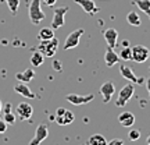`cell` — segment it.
Here are the masks:
<instances>
[{
	"label": "cell",
	"instance_id": "obj_1",
	"mask_svg": "<svg viewBox=\"0 0 150 145\" xmlns=\"http://www.w3.org/2000/svg\"><path fill=\"white\" fill-rule=\"evenodd\" d=\"M28 16H29V20L33 25H38L40 21L45 20V13L42 11V7H40V0H31V4H29V9H28Z\"/></svg>",
	"mask_w": 150,
	"mask_h": 145
},
{
	"label": "cell",
	"instance_id": "obj_2",
	"mask_svg": "<svg viewBox=\"0 0 150 145\" xmlns=\"http://www.w3.org/2000/svg\"><path fill=\"white\" fill-rule=\"evenodd\" d=\"M57 48H59V39L52 38L47 41H40L39 46H38V52H40L45 57H52V56H54Z\"/></svg>",
	"mask_w": 150,
	"mask_h": 145
},
{
	"label": "cell",
	"instance_id": "obj_3",
	"mask_svg": "<svg viewBox=\"0 0 150 145\" xmlns=\"http://www.w3.org/2000/svg\"><path fill=\"white\" fill-rule=\"evenodd\" d=\"M134 92H135V88H134L132 84L124 85L122 89H121L120 94H118V98H117V101H115V106H118V108H124V106L129 102V99L134 96Z\"/></svg>",
	"mask_w": 150,
	"mask_h": 145
},
{
	"label": "cell",
	"instance_id": "obj_4",
	"mask_svg": "<svg viewBox=\"0 0 150 145\" xmlns=\"http://www.w3.org/2000/svg\"><path fill=\"white\" fill-rule=\"evenodd\" d=\"M49 137V127L46 123H40L35 130L33 138L29 141V145H40Z\"/></svg>",
	"mask_w": 150,
	"mask_h": 145
},
{
	"label": "cell",
	"instance_id": "obj_5",
	"mask_svg": "<svg viewBox=\"0 0 150 145\" xmlns=\"http://www.w3.org/2000/svg\"><path fill=\"white\" fill-rule=\"evenodd\" d=\"M68 10H70L68 6H63V7H59L53 11V18H52V28L53 29H59L64 25V17Z\"/></svg>",
	"mask_w": 150,
	"mask_h": 145
},
{
	"label": "cell",
	"instance_id": "obj_6",
	"mask_svg": "<svg viewBox=\"0 0 150 145\" xmlns=\"http://www.w3.org/2000/svg\"><path fill=\"white\" fill-rule=\"evenodd\" d=\"M82 34H83V29H82V28H78V29L72 31L68 36L65 38L63 49H64V50H70V49L76 48V46L79 45V39H81V36H82Z\"/></svg>",
	"mask_w": 150,
	"mask_h": 145
},
{
	"label": "cell",
	"instance_id": "obj_7",
	"mask_svg": "<svg viewBox=\"0 0 150 145\" xmlns=\"http://www.w3.org/2000/svg\"><path fill=\"white\" fill-rule=\"evenodd\" d=\"M132 49V60L136 63H145L150 57V50L143 45H136Z\"/></svg>",
	"mask_w": 150,
	"mask_h": 145
},
{
	"label": "cell",
	"instance_id": "obj_8",
	"mask_svg": "<svg viewBox=\"0 0 150 145\" xmlns=\"http://www.w3.org/2000/svg\"><path fill=\"white\" fill-rule=\"evenodd\" d=\"M16 113H17V116L21 119V120H29V119L32 117V114H33V108L31 106V103L21 102V103H18V105H17Z\"/></svg>",
	"mask_w": 150,
	"mask_h": 145
},
{
	"label": "cell",
	"instance_id": "obj_9",
	"mask_svg": "<svg viewBox=\"0 0 150 145\" xmlns=\"http://www.w3.org/2000/svg\"><path fill=\"white\" fill-rule=\"evenodd\" d=\"M95 95L93 94H89V95H76V94H70L65 96V101L67 102L72 103L75 106H79V105H85V103H89L91 101H93Z\"/></svg>",
	"mask_w": 150,
	"mask_h": 145
},
{
	"label": "cell",
	"instance_id": "obj_10",
	"mask_svg": "<svg viewBox=\"0 0 150 145\" xmlns=\"http://www.w3.org/2000/svg\"><path fill=\"white\" fill-rule=\"evenodd\" d=\"M120 73H121V75H122L124 78H127V80H128L129 82H132V84H142V82H143V78H142V77H136V75L134 74L132 69L127 64L120 66Z\"/></svg>",
	"mask_w": 150,
	"mask_h": 145
},
{
	"label": "cell",
	"instance_id": "obj_11",
	"mask_svg": "<svg viewBox=\"0 0 150 145\" xmlns=\"http://www.w3.org/2000/svg\"><path fill=\"white\" fill-rule=\"evenodd\" d=\"M114 92H115L114 82H112V81H106V82L100 86V94H102V96H103V102L104 103L110 102L112 95H114Z\"/></svg>",
	"mask_w": 150,
	"mask_h": 145
},
{
	"label": "cell",
	"instance_id": "obj_12",
	"mask_svg": "<svg viewBox=\"0 0 150 145\" xmlns=\"http://www.w3.org/2000/svg\"><path fill=\"white\" fill-rule=\"evenodd\" d=\"M76 4H79L82 9H83V11L85 13H88L89 16H95V14H97L99 13V7H97L96 4H95V1L93 0H74Z\"/></svg>",
	"mask_w": 150,
	"mask_h": 145
},
{
	"label": "cell",
	"instance_id": "obj_13",
	"mask_svg": "<svg viewBox=\"0 0 150 145\" xmlns=\"http://www.w3.org/2000/svg\"><path fill=\"white\" fill-rule=\"evenodd\" d=\"M104 39H106V42H107L108 48H115L117 46V41H118V31L115 28H107L106 31H104Z\"/></svg>",
	"mask_w": 150,
	"mask_h": 145
},
{
	"label": "cell",
	"instance_id": "obj_14",
	"mask_svg": "<svg viewBox=\"0 0 150 145\" xmlns=\"http://www.w3.org/2000/svg\"><path fill=\"white\" fill-rule=\"evenodd\" d=\"M14 91H16L17 94L22 95L24 98H28V99H33V98L36 96V95L31 91V88L28 86V84H25V82H17L16 85H14Z\"/></svg>",
	"mask_w": 150,
	"mask_h": 145
},
{
	"label": "cell",
	"instance_id": "obj_15",
	"mask_svg": "<svg viewBox=\"0 0 150 145\" xmlns=\"http://www.w3.org/2000/svg\"><path fill=\"white\" fill-rule=\"evenodd\" d=\"M118 121L122 127H132L135 123V116L131 112H122L118 116Z\"/></svg>",
	"mask_w": 150,
	"mask_h": 145
},
{
	"label": "cell",
	"instance_id": "obj_16",
	"mask_svg": "<svg viewBox=\"0 0 150 145\" xmlns=\"http://www.w3.org/2000/svg\"><path fill=\"white\" fill-rule=\"evenodd\" d=\"M54 119H56V121H57L60 126H68V124H71L74 121L75 116L71 110H67V109H65V112L63 113L61 116H56Z\"/></svg>",
	"mask_w": 150,
	"mask_h": 145
},
{
	"label": "cell",
	"instance_id": "obj_17",
	"mask_svg": "<svg viewBox=\"0 0 150 145\" xmlns=\"http://www.w3.org/2000/svg\"><path fill=\"white\" fill-rule=\"evenodd\" d=\"M104 60H106V64H107L108 67H112L114 64H117L118 61H120V56H118V53L114 52V49L112 48H107Z\"/></svg>",
	"mask_w": 150,
	"mask_h": 145
},
{
	"label": "cell",
	"instance_id": "obj_18",
	"mask_svg": "<svg viewBox=\"0 0 150 145\" xmlns=\"http://www.w3.org/2000/svg\"><path fill=\"white\" fill-rule=\"evenodd\" d=\"M17 80L20 81V82H25V84H28V82H31V81L35 78V71L32 70V69H27L25 71H20V73H17Z\"/></svg>",
	"mask_w": 150,
	"mask_h": 145
},
{
	"label": "cell",
	"instance_id": "obj_19",
	"mask_svg": "<svg viewBox=\"0 0 150 145\" xmlns=\"http://www.w3.org/2000/svg\"><path fill=\"white\" fill-rule=\"evenodd\" d=\"M54 38V29L52 27H45L42 28L39 34H38V39L39 41H47V39H52Z\"/></svg>",
	"mask_w": 150,
	"mask_h": 145
},
{
	"label": "cell",
	"instance_id": "obj_20",
	"mask_svg": "<svg viewBox=\"0 0 150 145\" xmlns=\"http://www.w3.org/2000/svg\"><path fill=\"white\" fill-rule=\"evenodd\" d=\"M127 22H128L129 25H132V27H139L140 24H142V20H140L139 14L136 11H129L128 14H127Z\"/></svg>",
	"mask_w": 150,
	"mask_h": 145
},
{
	"label": "cell",
	"instance_id": "obj_21",
	"mask_svg": "<svg viewBox=\"0 0 150 145\" xmlns=\"http://www.w3.org/2000/svg\"><path fill=\"white\" fill-rule=\"evenodd\" d=\"M43 61H45V56H43L40 52H33L32 54H31V64H32V67H39V66L43 64Z\"/></svg>",
	"mask_w": 150,
	"mask_h": 145
},
{
	"label": "cell",
	"instance_id": "obj_22",
	"mask_svg": "<svg viewBox=\"0 0 150 145\" xmlns=\"http://www.w3.org/2000/svg\"><path fill=\"white\" fill-rule=\"evenodd\" d=\"M88 145H107V140L102 134H93L88 141Z\"/></svg>",
	"mask_w": 150,
	"mask_h": 145
},
{
	"label": "cell",
	"instance_id": "obj_23",
	"mask_svg": "<svg viewBox=\"0 0 150 145\" xmlns=\"http://www.w3.org/2000/svg\"><path fill=\"white\" fill-rule=\"evenodd\" d=\"M135 4L140 9V11H143L145 14L149 16L150 14V0H135Z\"/></svg>",
	"mask_w": 150,
	"mask_h": 145
},
{
	"label": "cell",
	"instance_id": "obj_24",
	"mask_svg": "<svg viewBox=\"0 0 150 145\" xmlns=\"http://www.w3.org/2000/svg\"><path fill=\"white\" fill-rule=\"evenodd\" d=\"M118 56H120V60H125V61L132 60V49L129 46H124L121 49V52L118 53Z\"/></svg>",
	"mask_w": 150,
	"mask_h": 145
},
{
	"label": "cell",
	"instance_id": "obj_25",
	"mask_svg": "<svg viewBox=\"0 0 150 145\" xmlns=\"http://www.w3.org/2000/svg\"><path fill=\"white\" fill-rule=\"evenodd\" d=\"M6 3L10 9V13L13 16H17L18 13V7H20V0H6Z\"/></svg>",
	"mask_w": 150,
	"mask_h": 145
},
{
	"label": "cell",
	"instance_id": "obj_26",
	"mask_svg": "<svg viewBox=\"0 0 150 145\" xmlns=\"http://www.w3.org/2000/svg\"><path fill=\"white\" fill-rule=\"evenodd\" d=\"M3 120L7 123V126H14L16 124V114L13 112L3 113Z\"/></svg>",
	"mask_w": 150,
	"mask_h": 145
},
{
	"label": "cell",
	"instance_id": "obj_27",
	"mask_svg": "<svg viewBox=\"0 0 150 145\" xmlns=\"http://www.w3.org/2000/svg\"><path fill=\"white\" fill-rule=\"evenodd\" d=\"M128 138L131 141H138L140 138V131L139 130H131L128 133Z\"/></svg>",
	"mask_w": 150,
	"mask_h": 145
},
{
	"label": "cell",
	"instance_id": "obj_28",
	"mask_svg": "<svg viewBox=\"0 0 150 145\" xmlns=\"http://www.w3.org/2000/svg\"><path fill=\"white\" fill-rule=\"evenodd\" d=\"M107 145H124V141L121 138H114V140L108 141Z\"/></svg>",
	"mask_w": 150,
	"mask_h": 145
},
{
	"label": "cell",
	"instance_id": "obj_29",
	"mask_svg": "<svg viewBox=\"0 0 150 145\" xmlns=\"http://www.w3.org/2000/svg\"><path fill=\"white\" fill-rule=\"evenodd\" d=\"M6 130H7V123H6L3 119H0V134L6 133Z\"/></svg>",
	"mask_w": 150,
	"mask_h": 145
},
{
	"label": "cell",
	"instance_id": "obj_30",
	"mask_svg": "<svg viewBox=\"0 0 150 145\" xmlns=\"http://www.w3.org/2000/svg\"><path fill=\"white\" fill-rule=\"evenodd\" d=\"M53 67H54V70H57V71H61V61H53Z\"/></svg>",
	"mask_w": 150,
	"mask_h": 145
},
{
	"label": "cell",
	"instance_id": "obj_31",
	"mask_svg": "<svg viewBox=\"0 0 150 145\" xmlns=\"http://www.w3.org/2000/svg\"><path fill=\"white\" fill-rule=\"evenodd\" d=\"M64 112H65L64 108H59L57 110H56V116H61V114H63Z\"/></svg>",
	"mask_w": 150,
	"mask_h": 145
},
{
	"label": "cell",
	"instance_id": "obj_32",
	"mask_svg": "<svg viewBox=\"0 0 150 145\" xmlns=\"http://www.w3.org/2000/svg\"><path fill=\"white\" fill-rule=\"evenodd\" d=\"M43 1H45L47 6H50V7H52V6L56 4V1H57V0H43Z\"/></svg>",
	"mask_w": 150,
	"mask_h": 145
},
{
	"label": "cell",
	"instance_id": "obj_33",
	"mask_svg": "<svg viewBox=\"0 0 150 145\" xmlns=\"http://www.w3.org/2000/svg\"><path fill=\"white\" fill-rule=\"evenodd\" d=\"M4 113H8L11 112V103H6V106H4V110H3Z\"/></svg>",
	"mask_w": 150,
	"mask_h": 145
},
{
	"label": "cell",
	"instance_id": "obj_34",
	"mask_svg": "<svg viewBox=\"0 0 150 145\" xmlns=\"http://www.w3.org/2000/svg\"><path fill=\"white\" fill-rule=\"evenodd\" d=\"M146 88H147V92H149V99H150V77H147V80H146Z\"/></svg>",
	"mask_w": 150,
	"mask_h": 145
},
{
	"label": "cell",
	"instance_id": "obj_35",
	"mask_svg": "<svg viewBox=\"0 0 150 145\" xmlns=\"http://www.w3.org/2000/svg\"><path fill=\"white\" fill-rule=\"evenodd\" d=\"M124 46H129V42H128V41H124V42H122V48H124Z\"/></svg>",
	"mask_w": 150,
	"mask_h": 145
},
{
	"label": "cell",
	"instance_id": "obj_36",
	"mask_svg": "<svg viewBox=\"0 0 150 145\" xmlns=\"http://www.w3.org/2000/svg\"><path fill=\"white\" fill-rule=\"evenodd\" d=\"M146 144H147V145H150V135H149V137H147V140H146Z\"/></svg>",
	"mask_w": 150,
	"mask_h": 145
},
{
	"label": "cell",
	"instance_id": "obj_37",
	"mask_svg": "<svg viewBox=\"0 0 150 145\" xmlns=\"http://www.w3.org/2000/svg\"><path fill=\"white\" fill-rule=\"evenodd\" d=\"M0 113H1V101H0Z\"/></svg>",
	"mask_w": 150,
	"mask_h": 145
},
{
	"label": "cell",
	"instance_id": "obj_38",
	"mask_svg": "<svg viewBox=\"0 0 150 145\" xmlns=\"http://www.w3.org/2000/svg\"><path fill=\"white\" fill-rule=\"evenodd\" d=\"M0 45H1V41H0Z\"/></svg>",
	"mask_w": 150,
	"mask_h": 145
},
{
	"label": "cell",
	"instance_id": "obj_39",
	"mask_svg": "<svg viewBox=\"0 0 150 145\" xmlns=\"http://www.w3.org/2000/svg\"><path fill=\"white\" fill-rule=\"evenodd\" d=\"M149 59H150V57H149ZM149 70H150V67H149Z\"/></svg>",
	"mask_w": 150,
	"mask_h": 145
},
{
	"label": "cell",
	"instance_id": "obj_40",
	"mask_svg": "<svg viewBox=\"0 0 150 145\" xmlns=\"http://www.w3.org/2000/svg\"><path fill=\"white\" fill-rule=\"evenodd\" d=\"M149 18H150V14H149Z\"/></svg>",
	"mask_w": 150,
	"mask_h": 145
}]
</instances>
